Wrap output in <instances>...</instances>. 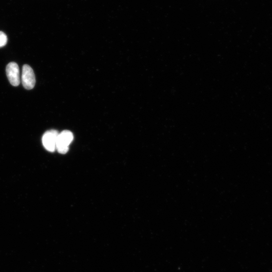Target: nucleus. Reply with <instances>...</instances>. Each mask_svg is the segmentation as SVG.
I'll return each instance as SVG.
<instances>
[{
	"label": "nucleus",
	"instance_id": "f03ea898",
	"mask_svg": "<svg viewBox=\"0 0 272 272\" xmlns=\"http://www.w3.org/2000/svg\"><path fill=\"white\" fill-rule=\"evenodd\" d=\"M21 80L25 89L31 90L34 88L36 82L35 74L33 69L28 65L23 66Z\"/></svg>",
	"mask_w": 272,
	"mask_h": 272
},
{
	"label": "nucleus",
	"instance_id": "20e7f679",
	"mask_svg": "<svg viewBox=\"0 0 272 272\" xmlns=\"http://www.w3.org/2000/svg\"><path fill=\"white\" fill-rule=\"evenodd\" d=\"M7 77L10 84L18 86L20 83V71L18 64L15 62L9 63L6 69Z\"/></svg>",
	"mask_w": 272,
	"mask_h": 272
},
{
	"label": "nucleus",
	"instance_id": "7ed1b4c3",
	"mask_svg": "<svg viewBox=\"0 0 272 272\" xmlns=\"http://www.w3.org/2000/svg\"><path fill=\"white\" fill-rule=\"evenodd\" d=\"M58 135L57 131L52 130L45 132L43 136L42 141L43 146L50 152H54L56 150Z\"/></svg>",
	"mask_w": 272,
	"mask_h": 272
},
{
	"label": "nucleus",
	"instance_id": "39448f33",
	"mask_svg": "<svg viewBox=\"0 0 272 272\" xmlns=\"http://www.w3.org/2000/svg\"><path fill=\"white\" fill-rule=\"evenodd\" d=\"M7 41L8 38L6 35L3 32L0 31V48L5 46Z\"/></svg>",
	"mask_w": 272,
	"mask_h": 272
},
{
	"label": "nucleus",
	"instance_id": "f257e3e1",
	"mask_svg": "<svg viewBox=\"0 0 272 272\" xmlns=\"http://www.w3.org/2000/svg\"><path fill=\"white\" fill-rule=\"evenodd\" d=\"M73 133L68 130L63 131L58 134L57 142L56 149L60 154H66L69 150V146L73 140Z\"/></svg>",
	"mask_w": 272,
	"mask_h": 272
}]
</instances>
